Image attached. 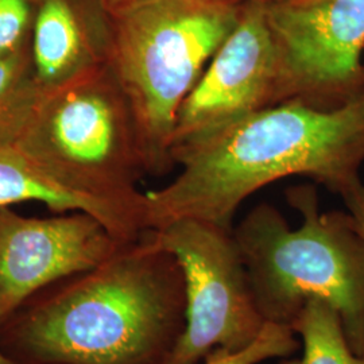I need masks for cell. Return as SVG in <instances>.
I'll use <instances>...</instances> for the list:
<instances>
[{"instance_id": "cell-9", "label": "cell", "mask_w": 364, "mask_h": 364, "mask_svg": "<svg viewBox=\"0 0 364 364\" xmlns=\"http://www.w3.org/2000/svg\"><path fill=\"white\" fill-rule=\"evenodd\" d=\"M122 245L87 212L41 219L0 205V326L42 289L99 266Z\"/></svg>"}, {"instance_id": "cell-5", "label": "cell", "mask_w": 364, "mask_h": 364, "mask_svg": "<svg viewBox=\"0 0 364 364\" xmlns=\"http://www.w3.org/2000/svg\"><path fill=\"white\" fill-rule=\"evenodd\" d=\"M246 0H141L111 18L108 65L124 92L149 176L173 166L183 100L236 26Z\"/></svg>"}, {"instance_id": "cell-7", "label": "cell", "mask_w": 364, "mask_h": 364, "mask_svg": "<svg viewBox=\"0 0 364 364\" xmlns=\"http://www.w3.org/2000/svg\"><path fill=\"white\" fill-rule=\"evenodd\" d=\"M278 64V105L335 109L364 93V0L267 3Z\"/></svg>"}, {"instance_id": "cell-8", "label": "cell", "mask_w": 364, "mask_h": 364, "mask_svg": "<svg viewBox=\"0 0 364 364\" xmlns=\"http://www.w3.org/2000/svg\"><path fill=\"white\" fill-rule=\"evenodd\" d=\"M278 52L267 19V3L246 0L234 30L182 103L171 153L278 105Z\"/></svg>"}, {"instance_id": "cell-2", "label": "cell", "mask_w": 364, "mask_h": 364, "mask_svg": "<svg viewBox=\"0 0 364 364\" xmlns=\"http://www.w3.org/2000/svg\"><path fill=\"white\" fill-rule=\"evenodd\" d=\"M171 159L177 177L144 193L147 231L182 219L234 228L247 197L293 176L341 196L362 181L364 93L335 109L297 100L266 107L176 149Z\"/></svg>"}, {"instance_id": "cell-18", "label": "cell", "mask_w": 364, "mask_h": 364, "mask_svg": "<svg viewBox=\"0 0 364 364\" xmlns=\"http://www.w3.org/2000/svg\"><path fill=\"white\" fill-rule=\"evenodd\" d=\"M0 364H16L13 359H10L4 352L0 348Z\"/></svg>"}, {"instance_id": "cell-4", "label": "cell", "mask_w": 364, "mask_h": 364, "mask_svg": "<svg viewBox=\"0 0 364 364\" xmlns=\"http://www.w3.org/2000/svg\"><path fill=\"white\" fill-rule=\"evenodd\" d=\"M287 201L299 213L297 228L269 203L234 227L260 314L290 326L309 301L323 299L352 351L364 355V237L347 210L323 212L311 185L290 189Z\"/></svg>"}, {"instance_id": "cell-11", "label": "cell", "mask_w": 364, "mask_h": 364, "mask_svg": "<svg viewBox=\"0 0 364 364\" xmlns=\"http://www.w3.org/2000/svg\"><path fill=\"white\" fill-rule=\"evenodd\" d=\"M21 203H41L55 213L87 212L103 224L90 200L54 181L18 144H0V205Z\"/></svg>"}, {"instance_id": "cell-16", "label": "cell", "mask_w": 364, "mask_h": 364, "mask_svg": "<svg viewBox=\"0 0 364 364\" xmlns=\"http://www.w3.org/2000/svg\"><path fill=\"white\" fill-rule=\"evenodd\" d=\"M344 201L347 212L350 213L352 221L358 231L364 237V183L363 181L356 183L340 196Z\"/></svg>"}, {"instance_id": "cell-10", "label": "cell", "mask_w": 364, "mask_h": 364, "mask_svg": "<svg viewBox=\"0 0 364 364\" xmlns=\"http://www.w3.org/2000/svg\"><path fill=\"white\" fill-rule=\"evenodd\" d=\"M111 18L102 0H41L31 58L41 90L108 65Z\"/></svg>"}, {"instance_id": "cell-12", "label": "cell", "mask_w": 364, "mask_h": 364, "mask_svg": "<svg viewBox=\"0 0 364 364\" xmlns=\"http://www.w3.org/2000/svg\"><path fill=\"white\" fill-rule=\"evenodd\" d=\"M290 328L302 343V356L279 364H364L352 351L338 313L323 299L309 301Z\"/></svg>"}, {"instance_id": "cell-6", "label": "cell", "mask_w": 364, "mask_h": 364, "mask_svg": "<svg viewBox=\"0 0 364 364\" xmlns=\"http://www.w3.org/2000/svg\"><path fill=\"white\" fill-rule=\"evenodd\" d=\"M181 264L186 326L168 364H198L215 350L236 351L266 324L254 297L234 228L182 219L149 231Z\"/></svg>"}, {"instance_id": "cell-15", "label": "cell", "mask_w": 364, "mask_h": 364, "mask_svg": "<svg viewBox=\"0 0 364 364\" xmlns=\"http://www.w3.org/2000/svg\"><path fill=\"white\" fill-rule=\"evenodd\" d=\"M41 0H0V60L31 48Z\"/></svg>"}, {"instance_id": "cell-14", "label": "cell", "mask_w": 364, "mask_h": 364, "mask_svg": "<svg viewBox=\"0 0 364 364\" xmlns=\"http://www.w3.org/2000/svg\"><path fill=\"white\" fill-rule=\"evenodd\" d=\"M301 340L290 326L266 323L258 338L246 347L215 350L198 364H259L269 359H287L299 351Z\"/></svg>"}, {"instance_id": "cell-19", "label": "cell", "mask_w": 364, "mask_h": 364, "mask_svg": "<svg viewBox=\"0 0 364 364\" xmlns=\"http://www.w3.org/2000/svg\"><path fill=\"white\" fill-rule=\"evenodd\" d=\"M262 1H264V3H270V1H274V0H262Z\"/></svg>"}, {"instance_id": "cell-17", "label": "cell", "mask_w": 364, "mask_h": 364, "mask_svg": "<svg viewBox=\"0 0 364 364\" xmlns=\"http://www.w3.org/2000/svg\"><path fill=\"white\" fill-rule=\"evenodd\" d=\"M136 1H141V0H102L103 6H105L107 13L112 14L123 9V7H127L130 4H134Z\"/></svg>"}, {"instance_id": "cell-1", "label": "cell", "mask_w": 364, "mask_h": 364, "mask_svg": "<svg viewBox=\"0 0 364 364\" xmlns=\"http://www.w3.org/2000/svg\"><path fill=\"white\" fill-rule=\"evenodd\" d=\"M181 264L149 231L42 289L0 326L16 364H168L186 326Z\"/></svg>"}, {"instance_id": "cell-3", "label": "cell", "mask_w": 364, "mask_h": 364, "mask_svg": "<svg viewBox=\"0 0 364 364\" xmlns=\"http://www.w3.org/2000/svg\"><path fill=\"white\" fill-rule=\"evenodd\" d=\"M41 169L99 209L123 243L146 230L147 176L136 123L109 65L52 90H41L16 144Z\"/></svg>"}, {"instance_id": "cell-13", "label": "cell", "mask_w": 364, "mask_h": 364, "mask_svg": "<svg viewBox=\"0 0 364 364\" xmlns=\"http://www.w3.org/2000/svg\"><path fill=\"white\" fill-rule=\"evenodd\" d=\"M39 93L31 48L0 60V144L18 142Z\"/></svg>"}]
</instances>
